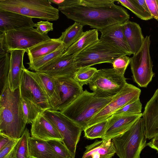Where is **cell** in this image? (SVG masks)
<instances>
[{
  "label": "cell",
  "instance_id": "6da1fadb",
  "mask_svg": "<svg viewBox=\"0 0 158 158\" xmlns=\"http://www.w3.org/2000/svg\"><path fill=\"white\" fill-rule=\"evenodd\" d=\"M115 0H64L58 9L66 17L98 31L129 20L127 10Z\"/></svg>",
  "mask_w": 158,
  "mask_h": 158
},
{
  "label": "cell",
  "instance_id": "7a4b0ae2",
  "mask_svg": "<svg viewBox=\"0 0 158 158\" xmlns=\"http://www.w3.org/2000/svg\"><path fill=\"white\" fill-rule=\"evenodd\" d=\"M26 124L19 89L12 91L8 85L0 94V133L12 139H19Z\"/></svg>",
  "mask_w": 158,
  "mask_h": 158
},
{
  "label": "cell",
  "instance_id": "3957f363",
  "mask_svg": "<svg viewBox=\"0 0 158 158\" xmlns=\"http://www.w3.org/2000/svg\"><path fill=\"white\" fill-rule=\"evenodd\" d=\"M112 99L98 98L93 92L85 90L60 112L81 127L83 131L87 127L89 121Z\"/></svg>",
  "mask_w": 158,
  "mask_h": 158
},
{
  "label": "cell",
  "instance_id": "277c9868",
  "mask_svg": "<svg viewBox=\"0 0 158 158\" xmlns=\"http://www.w3.org/2000/svg\"><path fill=\"white\" fill-rule=\"evenodd\" d=\"M147 139L141 117L127 131L111 140L119 158H140L142 151L147 146Z\"/></svg>",
  "mask_w": 158,
  "mask_h": 158
},
{
  "label": "cell",
  "instance_id": "5b68a950",
  "mask_svg": "<svg viewBox=\"0 0 158 158\" xmlns=\"http://www.w3.org/2000/svg\"><path fill=\"white\" fill-rule=\"evenodd\" d=\"M0 10L47 21H56L59 10L48 0H0Z\"/></svg>",
  "mask_w": 158,
  "mask_h": 158
},
{
  "label": "cell",
  "instance_id": "8992f818",
  "mask_svg": "<svg viewBox=\"0 0 158 158\" xmlns=\"http://www.w3.org/2000/svg\"><path fill=\"white\" fill-rule=\"evenodd\" d=\"M50 39L48 34H42L33 27L0 32V56L12 50L26 51Z\"/></svg>",
  "mask_w": 158,
  "mask_h": 158
},
{
  "label": "cell",
  "instance_id": "52a82bcc",
  "mask_svg": "<svg viewBox=\"0 0 158 158\" xmlns=\"http://www.w3.org/2000/svg\"><path fill=\"white\" fill-rule=\"evenodd\" d=\"M126 54L119 48L99 40L74 56L77 69L104 63L112 64L116 58Z\"/></svg>",
  "mask_w": 158,
  "mask_h": 158
},
{
  "label": "cell",
  "instance_id": "ba28073f",
  "mask_svg": "<svg viewBox=\"0 0 158 158\" xmlns=\"http://www.w3.org/2000/svg\"><path fill=\"white\" fill-rule=\"evenodd\" d=\"M126 79L113 68L98 70L89 83L90 89L100 98H111L119 93L127 83Z\"/></svg>",
  "mask_w": 158,
  "mask_h": 158
},
{
  "label": "cell",
  "instance_id": "9c48e42d",
  "mask_svg": "<svg viewBox=\"0 0 158 158\" xmlns=\"http://www.w3.org/2000/svg\"><path fill=\"white\" fill-rule=\"evenodd\" d=\"M43 114L59 132L63 143L75 158L77 146L83 131L82 128L60 111L48 109L44 110Z\"/></svg>",
  "mask_w": 158,
  "mask_h": 158
},
{
  "label": "cell",
  "instance_id": "30bf717a",
  "mask_svg": "<svg viewBox=\"0 0 158 158\" xmlns=\"http://www.w3.org/2000/svg\"><path fill=\"white\" fill-rule=\"evenodd\" d=\"M150 36L147 35L140 50L130 58L133 81L141 87H146L154 76L150 52Z\"/></svg>",
  "mask_w": 158,
  "mask_h": 158
},
{
  "label": "cell",
  "instance_id": "8fae6325",
  "mask_svg": "<svg viewBox=\"0 0 158 158\" xmlns=\"http://www.w3.org/2000/svg\"><path fill=\"white\" fill-rule=\"evenodd\" d=\"M141 93L139 88L127 83L121 90L89 121L87 127L107 119L129 102L139 98Z\"/></svg>",
  "mask_w": 158,
  "mask_h": 158
},
{
  "label": "cell",
  "instance_id": "7c38bea8",
  "mask_svg": "<svg viewBox=\"0 0 158 158\" xmlns=\"http://www.w3.org/2000/svg\"><path fill=\"white\" fill-rule=\"evenodd\" d=\"M21 95L44 110L51 109L49 98L44 91L33 77L31 71L25 68L22 72L19 88Z\"/></svg>",
  "mask_w": 158,
  "mask_h": 158
},
{
  "label": "cell",
  "instance_id": "4fadbf2b",
  "mask_svg": "<svg viewBox=\"0 0 158 158\" xmlns=\"http://www.w3.org/2000/svg\"><path fill=\"white\" fill-rule=\"evenodd\" d=\"M61 100L57 110L61 111L74 101L84 91L83 87L73 77L63 76L55 78Z\"/></svg>",
  "mask_w": 158,
  "mask_h": 158
},
{
  "label": "cell",
  "instance_id": "5bb4252c",
  "mask_svg": "<svg viewBox=\"0 0 158 158\" xmlns=\"http://www.w3.org/2000/svg\"><path fill=\"white\" fill-rule=\"evenodd\" d=\"M74 55L61 56L48 63L36 71L43 73L55 78L63 76L73 77L77 69Z\"/></svg>",
  "mask_w": 158,
  "mask_h": 158
},
{
  "label": "cell",
  "instance_id": "9a60e30c",
  "mask_svg": "<svg viewBox=\"0 0 158 158\" xmlns=\"http://www.w3.org/2000/svg\"><path fill=\"white\" fill-rule=\"evenodd\" d=\"M142 116V113L131 115L113 114L107 118V126L104 138L102 139L112 140L122 134Z\"/></svg>",
  "mask_w": 158,
  "mask_h": 158
},
{
  "label": "cell",
  "instance_id": "2e32d148",
  "mask_svg": "<svg viewBox=\"0 0 158 158\" xmlns=\"http://www.w3.org/2000/svg\"><path fill=\"white\" fill-rule=\"evenodd\" d=\"M123 24H113L99 30L101 33L100 39L119 48L127 56H130L133 53L124 35Z\"/></svg>",
  "mask_w": 158,
  "mask_h": 158
},
{
  "label": "cell",
  "instance_id": "e0dca14e",
  "mask_svg": "<svg viewBox=\"0 0 158 158\" xmlns=\"http://www.w3.org/2000/svg\"><path fill=\"white\" fill-rule=\"evenodd\" d=\"M142 117L147 139L158 135V89L146 104Z\"/></svg>",
  "mask_w": 158,
  "mask_h": 158
},
{
  "label": "cell",
  "instance_id": "ac0fdd59",
  "mask_svg": "<svg viewBox=\"0 0 158 158\" xmlns=\"http://www.w3.org/2000/svg\"><path fill=\"white\" fill-rule=\"evenodd\" d=\"M31 124V137L46 141L52 140L63 141L59 132L43 114L38 116Z\"/></svg>",
  "mask_w": 158,
  "mask_h": 158
},
{
  "label": "cell",
  "instance_id": "d6986e66",
  "mask_svg": "<svg viewBox=\"0 0 158 158\" xmlns=\"http://www.w3.org/2000/svg\"><path fill=\"white\" fill-rule=\"evenodd\" d=\"M32 18L10 11L0 10V32L35 27Z\"/></svg>",
  "mask_w": 158,
  "mask_h": 158
},
{
  "label": "cell",
  "instance_id": "ffe728a7",
  "mask_svg": "<svg viewBox=\"0 0 158 158\" xmlns=\"http://www.w3.org/2000/svg\"><path fill=\"white\" fill-rule=\"evenodd\" d=\"M31 73L48 96L51 109L57 110L61 100L56 85L55 78L38 71H31Z\"/></svg>",
  "mask_w": 158,
  "mask_h": 158
},
{
  "label": "cell",
  "instance_id": "44dd1931",
  "mask_svg": "<svg viewBox=\"0 0 158 158\" xmlns=\"http://www.w3.org/2000/svg\"><path fill=\"white\" fill-rule=\"evenodd\" d=\"M26 51L22 50L10 51V69L8 85L10 89L14 91L19 89L21 76L23 70L25 68L23 59Z\"/></svg>",
  "mask_w": 158,
  "mask_h": 158
},
{
  "label": "cell",
  "instance_id": "7402d4cb",
  "mask_svg": "<svg viewBox=\"0 0 158 158\" xmlns=\"http://www.w3.org/2000/svg\"><path fill=\"white\" fill-rule=\"evenodd\" d=\"M85 149L82 158H112L115 153L111 140H96Z\"/></svg>",
  "mask_w": 158,
  "mask_h": 158
},
{
  "label": "cell",
  "instance_id": "603a6c76",
  "mask_svg": "<svg viewBox=\"0 0 158 158\" xmlns=\"http://www.w3.org/2000/svg\"><path fill=\"white\" fill-rule=\"evenodd\" d=\"M123 30L133 54L136 53L142 46L145 39L141 27L137 23L129 20L123 24Z\"/></svg>",
  "mask_w": 158,
  "mask_h": 158
},
{
  "label": "cell",
  "instance_id": "cb8c5ba5",
  "mask_svg": "<svg viewBox=\"0 0 158 158\" xmlns=\"http://www.w3.org/2000/svg\"><path fill=\"white\" fill-rule=\"evenodd\" d=\"M28 145L30 158H64L54 151L47 141L30 137Z\"/></svg>",
  "mask_w": 158,
  "mask_h": 158
},
{
  "label": "cell",
  "instance_id": "d4e9b609",
  "mask_svg": "<svg viewBox=\"0 0 158 158\" xmlns=\"http://www.w3.org/2000/svg\"><path fill=\"white\" fill-rule=\"evenodd\" d=\"M63 45L59 38L50 39L36 45L26 51L29 62L54 52Z\"/></svg>",
  "mask_w": 158,
  "mask_h": 158
},
{
  "label": "cell",
  "instance_id": "484cf974",
  "mask_svg": "<svg viewBox=\"0 0 158 158\" xmlns=\"http://www.w3.org/2000/svg\"><path fill=\"white\" fill-rule=\"evenodd\" d=\"M98 30L94 29L84 32L81 37L68 48L62 56H74L99 40Z\"/></svg>",
  "mask_w": 158,
  "mask_h": 158
},
{
  "label": "cell",
  "instance_id": "4316f807",
  "mask_svg": "<svg viewBox=\"0 0 158 158\" xmlns=\"http://www.w3.org/2000/svg\"><path fill=\"white\" fill-rule=\"evenodd\" d=\"M83 26L79 23L75 22L62 32L59 38L62 43L66 50L81 37L84 32Z\"/></svg>",
  "mask_w": 158,
  "mask_h": 158
},
{
  "label": "cell",
  "instance_id": "83f0119b",
  "mask_svg": "<svg viewBox=\"0 0 158 158\" xmlns=\"http://www.w3.org/2000/svg\"><path fill=\"white\" fill-rule=\"evenodd\" d=\"M20 97L25 121L27 124H31L38 116L43 114L44 110L31 101L23 97L21 95Z\"/></svg>",
  "mask_w": 158,
  "mask_h": 158
},
{
  "label": "cell",
  "instance_id": "f1b7e54d",
  "mask_svg": "<svg viewBox=\"0 0 158 158\" xmlns=\"http://www.w3.org/2000/svg\"><path fill=\"white\" fill-rule=\"evenodd\" d=\"M29 130L26 128L13 152L14 158H30L28 145Z\"/></svg>",
  "mask_w": 158,
  "mask_h": 158
},
{
  "label": "cell",
  "instance_id": "f546056e",
  "mask_svg": "<svg viewBox=\"0 0 158 158\" xmlns=\"http://www.w3.org/2000/svg\"><path fill=\"white\" fill-rule=\"evenodd\" d=\"M66 51L63 44L54 52L40 57L31 62L27 63L29 68L36 71L48 63L62 56Z\"/></svg>",
  "mask_w": 158,
  "mask_h": 158
},
{
  "label": "cell",
  "instance_id": "4dcf8cb0",
  "mask_svg": "<svg viewBox=\"0 0 158 158\" xmlns=\"http://www.w3.org/2000/svg\"><path fill=\"white\" fill-rule=\"evenodd\" d=\"M108 119L87 127L83 130L84 136L90 139L97 138L103 139L107 126Z\"/></svg>",
  "mask_w": 158,
  "mask_h": 158
},
{
  "label": "cell",
  "instance_id": "1f68e13d",
  "mask_svg": "<svg viewBox=\"0 0 158 158\" xmlns=\"http://www.w3.org/2000/svg\"><path fill=\"white\" fill-rule=\"evenodd\" d=\"M7 52L0 56V88L1 94L8 85L10 54Z\"/></svg>",
  "mask_w": 158,
  "mask_h": 158
},
{
  "label": "cell",
  "instance_id": "d6a6232c",
  "mask_svg": "<svg viewBox=\"0 0 158 158\" xmlns=\"http://www.w3.org/2000/svg\"><path fill=\"white\" fill-rule=\"evenodd\" d=\"M96 68L87 67L77 69L73 78L80 85L83 87L85 85L89 84L96 73Z\"/></svg>",
  "mask_w": 158,
  "mask_h": 158
},
{
  "label": "cell",
  "instance_id": "836d02e7",
  "mask_svg": "<svg viewBox=\"0 0 158 158\" xmlns=\"http://www.w3.org/2000/svg\"><path fill=\"white\" fill-rule=\"evenodd\" d=\"M116 1L119 2L142 20H148L152 18L151 15L146 12L136 0H116Z\"/></svg>",
  "mask_w": 158,
  "mask_h": 158
},
{
  "label": "cell",
  "instance_id": "e575fe53",
  "mask_svg": "<svg viewBox=\"0 0 158 158\" xmlns=\"http://www.w3.org/2000/svg\"><path fill=\"white\" fill-rule=\"evenodd\" d=\"M142 104L139 98L133 100L125 105L114 114H137L142 113Z\"/></svg>",
  "mask_w": 158,
  "mask_h": 158
},
{
  "label": "cell",
  "instance_id": "d590c367",
  "mask_svg": "<svg viewBox=\"0 0 158 158\" xmlns=\"http://www.w3.org/2000/svg\"><path fill=\"white\" fill-rule=\"evenodd\" d=\"M130 58L126 55L121 56L115 59L112 64L113 68L121 75L124 76L126 69L130 63Z\"/></svg>",
  "mask_w": 158,
  "mask_h": 158
},
{
  "label": "cell",
  "instance_id": "8d00e7d4",
  "mask_svg": "<svg viewBox=\"0 0 158 158\" xmlns=\"http://www.w3.org/2000/svg\"><path fill=\"white\" fill-rule=\"evenodd\" d=\"M54 151L64 158H73L63 141L57 140H52L47 141Z\"/></svg>",
  "mask_w": 158,
  "mask_h": 158
},
{
  "label": "cell",
  "instance_id": "74e56055",
  "mask_svg": "<svg viewBox=\"0 0 158 158\" xmlns=\"http://www.w3.org/2000/svg\"><path fill=\"white\" fill-rule=\"evenodd\" d=\"M19 139H11L4 147L0 150V158H9Z\"/></svg>",
  "mask_w": 158,
  "mask_h": 158
},
{
  "label": "cell",
  "instance_id": "f35d334b",
  "mask_svg": "<svg viewBox=\"0 0 158 158\" xmlns=\"http://www.w3.org/2000/svg\"><path fill=\"white\" fill-rule=\"evenodd\" d=\"M53 24L48 21H40L35 23L36 30L40 33L47 35L48 32L53 31Z\"/></svg>",
  "mask_w": 158,
  "mask_h": 158
},
{
  "label": "cell",
  "instance_id": "ab89813d",
  "mask_svg": "<svg viewBox=\"0 0 158 158\" xmlns=\"http://www.w3.org/2000/svg\"><path fill=\"white\" fill-rule=\"evenodd\" d=\"M152 18L158 21V0H145Z\"/></svg>",
  "mask_w": 158,
  "mask_h": 158
},
{
  "label": "cell",
  "instance_id": "60d3db41",
  "mask_svg": "<svg viewBox=\"0 0 158 158\" xmlns=\"http://www.w3.org/2000/svg\"><path fill=\"white\" fill-rule=\"evenodd\" d=\"M146 145L158 152V135L152 138L150 141L147 143Z\"/></svg>",
  "mask_w": 158,
  "mask_h": 158
},
{
  "label": "cell",
  "instance_id": "b9f144b4",
  "mask_svg": "<svg viewBox=\"0 0 158 158\" xmlns=\"http://www.w3.org/2000/svg\"><path fill=\"white\" fill-rule=\"evenodd\" d=\"M11 139L5 135L0 133V150L4 147Z\"/></svg>",
  "mask_w": 158,
  "mask_h": 158
},
{
  "label": "cell",
  "instance_id": "7bdbcfd3",
  "mask_svg": "<svg viewBox=\"0 0 158 158\" xmlns=\"http://www.w3.org/2000/svg\"><path fill=\"white\" fill-rule=\"evenodd\" d=\"M136 1L146 12L151 15L145 0H136Z\"/></svg>",
  "mask_w": 158,
  "mask_h": 158
},
{
  "label": "cell",
  "instance_id": "ee69618b",
  "mask_svg": "<svg viewBox=\"0 0 158 158\" xmlns=\"http://www.w3.org/2000/svg\"><path fill=\"white\" fill-rule=\"evenodd\" d=\"M64 0H48L51 3L55 4L58 6L60 5L64 1Z\"/></svg>",
  "mask_w": 158,
  "mask_h": 158
},
{
  "label": "cell",
  "instance_id": "f6af8a7d",
  "mask_svg": "<svg viewBox=\"0 0 158 158\" xmlns=\"http://www.w3.org/2000/svg\"><path fill=\"white\" fill-rule=\"evenodd\" d=\"M11 153L10 156L9 157V158H14L13 156L12 155V153Z\"/></svg>",
  "mask_w": 158,
  "mask_h": 158
}]
</instances>
